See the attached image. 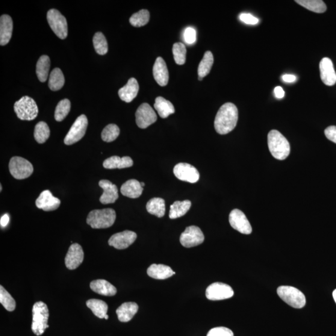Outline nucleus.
I'll return each mask as SVG.
<instances>
[{"mask_svg":"<svg viewBox=\"0 0 336 336\" xmlns=\"http://www.w3.org/2000/svg\"><path fill=\"white\" fill-rule=\"evenodd\" d=\"M238 109L232 103H226L217 111L214 121V127L220 135H226L232 132L237 125Z\"/></svg>","mask_w":336,"mask_h":336,"instance_id":"obj_1","label":"nucleus"},{"mask_svg":"<svg viewBox=\"0 0 336 336\" xmlns=\"http://www.w3.org/2000/svg\"><path fill=\"white\" fill-rule=\"evenodd\" d=\"M268 146L271 154L278 160H284L290 153V145L281 133L273 129L268 133Z\"/></svg>","mask_w":336,"mask_h":336,"instance_id":"obj_2","label":"nucleus"},{"mask_svg":"<svg viewBox=\"0 0 336 336\" xmlns=\"http://www.w3.org/2000/svg\"><path fill=\"white\" fill-rule=\"evenodd\" d=\"M116 219V211L108 208L91 211L88 215L87 223L92 229H107L114 225Z\"/></svg>","mask_w":336,"mask_h":336,"instance_id":"obj_3","label":"nucleus"},{"mask_svg":"<svg viewBox=\"0 0 336 336\" xmlns=\"http://www.w3.org/2000/svg\"><path fill=\"white\" fill-rule=\"evenodd\" d=\"M32 331L36 335H41L49 328L48 322L49 313L48 306L42 302H36L32 307Z\"/></svg>","mask_w":336,"mask_h":336,"instance_id":"obj_4","label":"nucleus"},{"mask_svg":"<svg viewBox=\"0 0 336 336\" xmlns=\"http://www.w3.org/2000/svg\"><path fill=\"white\" fill-rule=\"evenodd\" d=\"M14 110L22 120H33L38 117V107L34 99L28 96L23 97L14 105Z\"/></svg>","mask_w":336,"mask_h":336,"instance_id":"obj_5","label":"nucleus"},{"mask_svg":"<svg viewBox=\"0 0 336 336\" xmlns=\"http://www.w3.org/2000/svg\"><path fill=\"white\" fill-rule=\"evenodd\" d=\"M277 293L280 298L294 308H303L306 305L305 294L296 288L282 286L277 289Z\"/></svg>","mask_w":336,"mask_h":336,"instance_id":"obj_6","label":"nucleus"},{"mask_svg":"<svg viewBox=\"0 0 336 336\" xmlns=\"http://www.w3.org/2000/svg\"><path fill=\"white\" fill-rule=\"evenodd\" d=\"M47 20L56 36L61 40L66 39L68 35V26L66 17L55 9H51L47 13Z\"/></svg>","mask_w":336,"mask_h":336,"instance_id":"obj_7","label":"nucleus"},{"mask_svg":"<svg viewBox=\"0 0 336 336\" xmlns=\"http://www.w3.org/2000/svg\"><path fill=\"white\" fill-rule=\"evenodd\" d=\"M9 170L13 178L21 180L29 178L33 173L34 168L26 159L14 156L10 161Z\"/></svg>","mask_w":336,"mask_h":336,"instance_id":"obj_8","label":"nucleus"},{"mask_svg":"<svg viewBox=\"0 0 336 336\" xmlns=\"http://www.w3.org/2000/svg\"><path fill=\"white\" fill-rule=\"evenodd\" d=\"M88 126V120L85 115L78 117L64 138V142L67 145H71L80 141L84 137Z\"/></svg>","mask_w":336,"mask_h":336,"instance_id":"obj_9","label":"nucleus"},{"mask_svg":"<svg viewBox=\"0 0 336 336\" xmlns=\"http://www.w3.org/2000/svg\"><path fill=\"white\" fill-rule=\"evenodd\" d=\"M234 290L229 285L216 282L206 289V296L209 300L219 301L231 298L234 296Z\"/></svg>","mask_w":336,"mask_h":336,"instance_id":"obj_10","label":"nucleus"},{"mask_svg":"<svg viewBox=\"0 0 336 336\" xmlns=\"http://www.w3.org/2000/svg\"><path fill=\"white\" fill-rule=\"evenodd\" d=\"M204 235L201 230L197 226H190L182 233L180 242L182 246L186 248L199 246L204 242Z\"/></svg>","mask_w":336,"mask_h":336,"instance_id":"obj_11","label":"nucleus"},{"mask_svg":"<svg viewBox=\"0 0 336 336\" xmlns=\"http://www.w3.org/2000/svg\"><path fill=\"white\" fill-rule=\"evenodd\" d=\"M229 222L233 229L241 234H251L252 228L248 219L242 211L239 209H234L229 215Z\"/></svg>","mask_w":336,"mask_h":336,"instance_id":"obj_12","label":"nucleus"},{"mask_svg":"<svg viewBox=\"0 0 336 336\" xmlns=\"http://www.w3.org/2000/svg\"><path fill=\"white\" fill-rule=\"evenodd\" d=\"M157 120V116L154 110L146 103L141 104L136 111V123L138 127L148 128Z\"/></svg>","mask_w":336,"mask_h":336,"instance_id":"obj_13","label":"nucleus"},{"mask_svg":"<svg viewBox=\"0 0 336 336\" xmlns=\"http://www.w3.org/2000/svg\"><path fill=\"white\" fill-rule=\"evenodd\" d=\"M173 172L176 178L182 181L195 183L199 179L198 171L190 164L181 163L176 164Z\"/></svg>","mask_w":336,"mask_h":336,"instance_id":"obj_14","label":"nucleus"},{"mask_svg":"<svg viewBox=\"0 0 336 336\" xmlns=\"http://www.w3.org/2000/svg\"><path fill=\"white\" fill-rule=\"evenodd\" d=\"M137 235L136 233L129 231H125L117 233L112 235L108 240V245L118 250L127 249L128 247L136 240Z\"/></svg>","mask_w":336,"mask_h":336,"instance_id":"obj_15","label":"nucleus"},{"mask_svg":"<svg viewBox=\"0 0 336 336\" xmlns=\"http://www.w3.org/2000/svg\"><path fill=\"white\" fill-rule=\"evenodd\" d=\"M84 258V251L80 245L72 244L65 258V264L69 270H75L83 262Z\"/></svg>","mask_w":336,"mask_h":336,"instance_id":"obj_16","label":"nucleus"},{"mask_svg":"<svg viewBox=\"0 0 336 336\" xmlns=\"http://www.w3.org/2000/svg\"><path fill=\"white\" fill-rule=\"evenodd\" d=\"M60 205L61 200L53 196L49 190L43 191L36 200L37 208L46 212L55 211Z\"/></svg>","mask_w":336,"mask_h":336,"instance_id":"obj_17","label":"nucleus"},{"mask_svg":"<svg viewBox=\"0 0 336 336\" xmlns=\"http://www.w3.org/2000/svg\"><path fill=\"white\" fill-rule=\"evenodd\" d=\"M321 79L323 83L332 86L336 83V73L332 62L328 58H324L320 64Z\"/></svg>","mask_w":336,"mask_h":336,"instance_id":"obj_18","label":"nucleus"},{"mask_svg":"<svg viewBox=\"0 0 336 336\" xmlns=\"http://www.w3.org/2000/svg\"><path fill=\"white\" fill-rule=\"evenodd\" d=\"M99 185L104 190L101 197L100 198V202L103 204H113L119 198V193L116 185L112 184L110 181H100Z\"/></svg>","mask_w":336,"mask_h":336,"instance_id":"obj_19","label":"nucleus"},{"mask_svg":"<svg viewBox=\"0 0 336 336\" xmlns=\"http://www.w3.org/2000/svg\"><path fill=\"white\" fill-rule=\"evenodd\" d=\"M153 72L156 82L160 86H166L169 81V72H168L166 64L163 58L158 57L156 59L153 66Z\"/></svg>","mask_w":336,"mask_h":336,"instance_id":"obj_20","label":"nucleus"},{"mask_svg":"<svg viewBox=\"0 0 336 336\" xmlns=\"http://www.w3.org/2000/svg\"><path fill=\"white\" fill-rule=\"evenodd\" d=\"M13 29V20L8 14H4L0 17V44H7L12 36Z\"/></svg>","mask_w":336,"mask_h":336,"instance_id":"obj_21","label":"nucleus"},{"mask_svg":"<svg viewBox=\"0 0 336 336\" xmlns=\"http://www.w3.org/2000/svg\"><path fill=\"white\" fill-rule=\"evenodd\" d=\"M139 85L136 79H129L127 84L119 90V96L121 100L126 103L133 101L138 95Z\"/></svg>","mask_w":336,"mask_h":336,"instance_id":"obj_22","label":"nucleus"},{"mask_svg":"<svg viewBox=\"0 0 336 336\" xmlns=\"http://www.w3.org/2000/svg\"><path fill=\"white\" fill-rule=\"evenodd\" d=\"M91 290L101 295L112 296L116 295L117 288L105 279H96L90 283Z\"/></svg>","mask_w":336,"mask_h":336,"instance_id":"obj_23","label":"nucleus"},{"mask_svg":"<svg viewBox=\"0 0 336 336\" xmlns=\"http://www.w3.org/2000/svg\"><path fill=\"white\" fill-rule=\"evenodd\" d=\"M138 311V306L134 302L123 303L116 311L118 318L120 322L127 323L132 320Z\"/></svg>","mask_w":336,"mask_h":336,"instance_id":"obj_24","label":"nucleus"},{"mask_svg":"<svg viewBox=\"0 0 336 336\" xmlns=\"http://www.w3.org/2000/svg\"><path fill=\"white\" fill-rule=\"evenodd\" d=\"M120 191L122 195L129 198L136 199L142 194L143 188L136 179H129L122 185Z\"/></svg>","mask_w":336,"mask_h":336,"instance_id":"obj_25","label":"nucleus"},{"mask_svg":"<svg viewBox=\"0 0 336 336\" xmlns=\"http://www.w3.org/2000/svg\"><path fill=\"white\" fill-rule=\"evenodd\" d=\"M134 165V161L129 156H124L120 158L119 156H114L105 160L103 163V166L106 169H123V168L129 167Z\"/></svg>","mask_w":336,"mask_h":336,"instance_id":"obj_26","label":"nucleus"},{"mask_svg":"<svg viewBox=\"0 0 336 336\" xmlns=\"http://www.w3.org/2000/svg\"><path fill=\"white\" fill-rule=\"evenodd\" d=\"M172 268L167 265L153 264L147 270L149 276L156 279H165L174 275Z\"/></svg>","mask_w":336,"mask_h":336,"instance_id":"obj_27","label":"nucleus"},{"mask_svg":"<svg viewBox=\"0 0 336 336\" xmlns=\"http://www.w3.org/2000/svg\"><path fill=\"white\" fill-rule=\"evenodd\" d=\"M154 107L158 111L159 116L163 119H166L175 112L172 103L162 97H158L156 99Z\"/></svg>","mask_w":336,"mask_h":336,"instance_id":"obj_28","label":"nucleus"},{"mask_svg":"<svg viewBox=\"0 0 336 336\" xmlns=\"http://www.w3.org/2000/svg\"><path fill=\"white\" fill-rule=\"evenodd\" d=\"M191 202L189 200L183 201H176L171 206L169 216L170 219H175L184 216L190 210Z\"/></svg>","mask_w":336,"mask_h":336,"instance_id":"obj_29","label":"nucleus"},{"mask_svg":"<svg viewBox=\"0 0 336 336\" xmlns=\"http://www.w3.org/2000/svg\"><path fill=\"white\" fill-rule=\"evenodd\" d=\"M50 66L51 61L49 56H41L36 64V74L40 82H45L48 79Z\"/></svg>","mask_w":336,"mask_h":336,"instance_id":"obj_30","label":"nucleus"},{"mask_svg":"<svg viewBox=\"0 0 336 336\" xmlns=\"http://www.w3.org/2000/svg\"><path fill=\"white\" fill-rule=\"evenodd\" d=\"M146 210L150 214L158 217H163L165 214V201L160 197H155L150 199L146 204Z\"/></svg>","mask_w":336,"mask_h":336,"instance_id":"obj_31","label":"nucleus"},{"mask_svg":"<svg viewBox=\"0 0 336 336\" xmlns=\"http://www.w3.org/2000/svg\"><path fill=\"white\" fill-rule=\"evenodd\" d=\"M86 305L93 313L100 319H104L107 314L108 305L104 301L91 299L87 301Z\"/></svg>","mask_w":336,"mask_h":336,"instance_id":"obj_32","label":"nucleus"},{"mask_svg":"<svg viewBox=\"0 0 336 336\" xmlns=\"http://www.w3.org/2000/svg\"><path fill=\"white\" fill-rule=\"evenodd\" d=\"M65 79L63 72L60 68H55L50 73L49 87L52 91H58L64 86Z\"/></svg>","mask_w":336,"mask_h":336,"instance_id":"obj_33","label":"nucleus"},{"mask_svg":"<svg viewBox=\"0 0 336 336\" xmlns=\"http://www.w3.org/2000/svg\"><path fill=\"white\" fill-rule=\"evenodd\" d=\"M295 2L314 13H323L327 10L326 4L321 0H296Z\"/></svg>","mask_w":336,"mask_h":336,"instance_id":"obj_34","label":"nucleus"},{"mask_svg":"<svg viewBox=\"0 0 336 336\" xmlns=\"http://www.w3.org/2000/svg\"><path fill=\"white\" fill-rule=\"evenodd\" d=\"M214 64V56L211 51L206 52L204 58L199 65V78H204L210 72Z\"/></svg>","mask_w":336,"mask_h":336,"instance_id":"obj_35","label":"nucleus"},{"mask_svg":"<svg viewBox=\"0 0 336 336\" xmlns=\"http://www.w3.org/2000/svg\"><path fill=\"white\" fill-rule=\"evenodd\" d=\"M50 136V129L48 124L44 122L38 123L35 126L34 137L38 143L43 144L46 142Z\"/></svg>","mask_w":336,"mask_h":336,"instance_id":"obj_36","label":"nucleus"},{"mask_svg":"<svg viewBox=\"0 0 336 336\" xmlns=\"http://www.w3.org/2000/svg\"><path fill=\"white\" fill-rule=\"evenodd\" d=\"M94 48L97 54L105 55L108 52V43L107 40L101 32H97L93 38Z\"/></svg>","mask_w":336,"mask_h":336,"instance_id":"obj_37","label":"nucleus"},{"mask_svg":"<svg viewBox=\"0 0 336 336\" xmlns=\"http://www.w3.org/2000/svg\"><path fill=\"white\" fill-rule=\"evenodd\" d=\"M150 17L149 11L146 10H141L138 12L133 14L129 18V23L134 27L139 28L148 24Z\"/></svg>","mask_w":336,"mask_h":336,"instance_id":"obj_38","label":"nucleus"},{"mask_svg":"<svg viewBox=\"0 0 336 336\" xmlns=\"http://www.w3.org/2000/svg\"><path fill=\"white\" fill-rule=\"evenodd\" d=\"M70 110V102L69 99L61 100L55 108L54 118L57 122H62L69 113Z\"/></svg>","mask_w":336,"mask_h":336,"instance_id":"obj_39","label":"nucleus"},{"mask_svg":"<svg viewBox=\"0 0 336 336\" xmlns=\"http://www.w3.org/2000/svg\"><path fill=\"white\" fill-rule=\"evenodd\" d=\"M0 303L8 311H13L16 308V302L11 294L0 286Z\"/></svg>","mask_w":336,"mask_h":336,"instance_id":"obj_40","label":"nucleus"},{"mask_svg":"<svg viewBox=\"0 0 336 336\" xmlns=\"http://www.w3.org/2000/svg\"><path fill=\"white\" fill-rule=\"evenodd\" d=\"M120 135V128L116 124L106 126L102 132V139L105 142L110 143L116 140Z\"/></svg>","mask_w":336,"mask_h":336,"instance_id":"obj_41","label":"nucleus"},{"mask_svg":"<svg viewBox=\"0 0 336 336\" xmlns=\"http://www.w3.org/2000/svg\"><path fill=\"white\" fill-rule=\"evenodd\" d=\"M174 59L176 63L178 65H183L186 59V48L183 43H176L173 47Z\"/></svg>","mask_w":336,"mask_h":336,"instance_id":"obj_42","label":"nucleus"},{"mask_svg":"<svg viewBox=\"0 0 336 336\" xmlns=\"http://www.w3.org/2000/svg\"><path fill=\"white\" fill-rule=\"evenodd\" d=\"M207 336H234V333L231 329L225 327H217L211 329Z\"/></svg>","mask_w":336,"mask_h":336,"instance_id":"obj_43","label":"nucleus"},{"mask_svg":"<svg viewBox=\"0 0 336 336\" xmlns=\"http://www.w3.org/2000/svg\"><path fill=\"white\" fill-rule=\"evenodd\" d=\"M184 38L185 42L189 44H192L196 41V31L193 28L189 27L185 29Z\"/></svg>","mask_w":336,"mask_h":336,"instance_id":"obj_44","label":"nucleus"},{"mask_svg":"<svg viewBox=\"0 0 336 336\" xmlns=\"http://www.w3.org/2000/svg\"><path fill=\"white\" fill-rule=\"evenodd\" d=\"M239 19L241 22L248 25H254L258 24L259 22L257 17L253 16L251 14L249 13H241L239 16Z\"/></svg>","mask_w":336,"mask_h":336,"instance_id":"obj_45","label":"nucleus"},{"mask_svg":"<svg viewBox=\"0 0 336 336\" xmlns=\"http://www.w3.org/2000/svg\"><path fill=\"white\" fill-rule=\"evenodd\" d=\"M324 134L330 141L336 143V126H330L324 130Z\"/></svg>","mask_w":336,"mask_h":336,"instance_id":"obj_46","label":"nucleus"},{"mask_svg":"<svg viewBox=\"0 0 336 336\" xmlns=\"http://www.w3.org/2000/svg\"><path fill=\"white\" fill-rule=\"evenodd\" d=\"M274 93H275L276 98L278 99H282L285 96V92L282 87H276L274 90Z\"/></svg>","mask_w":336,"mask_h":336,"instance_id":"obj_47","label":"nucleus"},{"mask_svg":"<svg viewBox=\"0 0 336 336\" xmlns=\"http://www.w3.org/2000/svg\"><path fill=\"white\" fill-rule=\"evenodd\" d=\"M283 81L287 83H291V82H295L296 78L295 76L291 74H285L282 77Z\"/></svg>","mask_w":336,"mask_h":336,"instance_id":"obj_48","label":"nucleus"},{"mask_svg":"<svg viewBox=\"0 0 336 336\" xmlns=\"http://www.w3.org/2000/svg\"><path fill=\"white\" fill-rule=\"evenodd\" d=\"M9 220H10V217H9L8 214H5L4 216L1 218V220H0L1 226L3 227V228H5V227L8 225Z\"/></svg>","mask_w":336,"mask_h":336,"instance_id":"obj_49","label":"nucleus"},{"mask_svg":"<svg viewBox=\"0 0 336 336\" xmlns=\"http://www.w3.org/2000/svg\"><path fill=\"white\" fill-rule=\"evenodd\" d=\"M332 296H333V298H334L335 302L336 303V289L334 291H333Z\"/></svg>","mask_w":336,"mask_h":336,"instance_id":"obj_50","label":"nucleus"},{"mask_svg":"<svg viewBox=\"0 0 336 336\" xmlns=\"http://www.w3.org/2000/svg\"><path fill=\"white\" fill-rule=\"evenodd\" d=\"M140 184H141V186H142L143 188L144 186V185H145V184H144V182H140Z\"/></svg>","mask_w":336,"mask_h":336,"instance_id":"obj_51","label":"nucleus"},{"mask_svg":"<svg viewBox=\"0 0 336 336\" xmlns=\"http://www.w3.org/2000/svg\"><path fill=\"white\" fill-rule=\"evenodd\" d=\"M105 320H107L108 319V316L107 314L106 315V316H105Z\"/></svg>","mask_w":336,"mask_h":336,"instance_id":"obj_52","label":"nucleus"},{"mask_svg":"<svg viewBox=\"0 0 336 336\" xmlns=\"http://www.w3.org/2000/svg\"><path fill=\"white\" fill-rule=\"evenodd\" d=\"M202 79H203V78H199V81H202Z\"/></svg>","mask_w":336,"mask_h":336,"instance_id":"obj_53","label":"nucleus"},{"mask_svg":"<svg viewBox=\"0 0 336 336\" xmlns=\"http://www.w3.org/2000/svg\"><path fill=\"white\" fill-rule=\"evenodd\" d=\"M0 190H1V191H2V185H1V186H0Z\"/></svg>","mask_w":336,"mask_h":336,"instance_id":"obj_54","label":"nucleus"}]
</instances>
